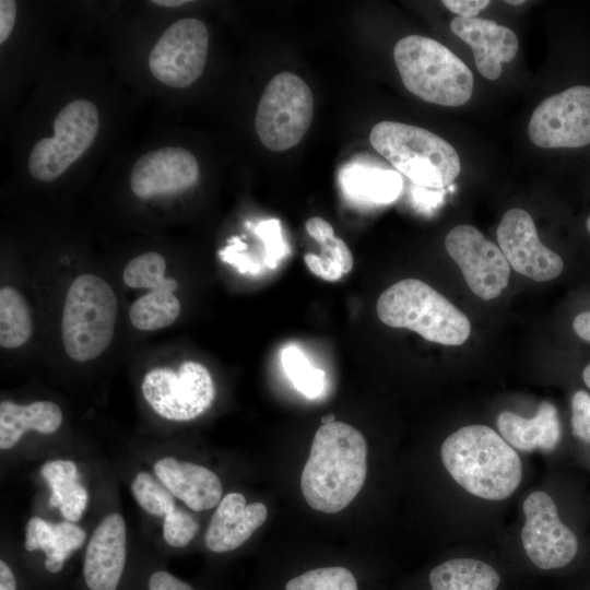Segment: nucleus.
Returning <instances> with one entry per match:
<instances>
[{
  "instance_id": "aec40b11",
  "label": "nucleus",
  "mask_w": 590,
  "mask_h": 590,
  "mask_svg": "<svg viewBox=\"0 0 590 590\" xmlns=\"http://www.w3.org/2000/svg\"><path fill=\"white\" fill-rule=\"evenodd\" d=\"M85 539V531L76 523H55L34 516L25 527L24 548L27 552H43L45 580L58 579L71 556L83 546Z\"/></svg>"
},
{
  "instance_id": "c03bdc74",
  "label": "nucleus",
  "mask_w": 590,
  "mask_h": 590,
  "mask_svg": "<svg viewBox=\"0 0 590 590\" xmlns=\"http://www.w3.org/2000/svg\"><path fill=\"white\" fill-rule=\"evenodd\" d=\"M586 227H587L588 232L590 233V215L588 216V219L586 221Z\"/></svg>"
},
{
  "instance_id": "7c9ffc66",
  "label": "nucleus",
  "mask_w": 590,
  "mask_h": 590,
  "mask_svg": "<svg viewBox=\"0 0 590 590\" xmlns=\"http://www.w3.org/2000/svg\"><path fill=\"white\" fill-rule=\"evenodd\" d=\"M285 590H358L353 573L346 567L331 566L306 570L290 579Z\"/></svg>"
},
{
  "instance_id": "9b49d317",
  "label": "nucleus",
  "mask_w": 590,
  "mask_h": 590,
  "mask_svg": "<svg viewBox=\"0 0 590 590\" xmlns=\"http://www.w3.org/2000/svg\"><path fill=\"white\" fill-rule=\"evenodd\" d=\"M528 134L543 149L590 144V86L575 85L542 101L531 115Z\"/></svg>"
},
{
  "instance_id": "a19ab883",
  "label": "nucleus",
  "mask_w": 590,
  "mask_h": 590,
  "mask_svg": "<svg viewBox=\"0 0 590 590\" xmlns=\"http://www.w3.org/2000/svg\"><path fill=\"white\" fill-rule=\"evenodd\" d=\"M582 378H583L585 384L590 389V364L583 369Z\"/></svg>"
},
{
  "instance_id": "72a5a7b5",
  "label": "nucleus",
  "mask_w": 590,
  "mask_h": 590,
  "mask_svg": "<svg viewBox=\"0 0 590 590\" xmlns=\"http://www.w3.org/2000/svg\"><path fill=\"white\" fill-rule=\"evenodd\" d=\"M126 590H198L190 581L184 580L162 566L150 565L148 570L137 575Z\"/></svg>"
},
{
  "instance_id": "ddd939ff",
  "label": "nucleus",
  "mask_w": 590,
  "mask_h": 590,
  "mask_svg": "<svg viewBox=\"0 0 590 590\" xmlns=\"http://www.w3.org/2000/svg\"><path fill=\"white\" fill-rule=\"evenodd\" d=\"M522 545L530 560L547 570L569 564L578 551V540L565 526L552 497L542 491L531 493L523 503Z\"/></svg>"
},
{
  "instance_id": "2f4dec72",
  "label": "nucleus",
  "mask_w": 590,
  "mask_h": 590,
  "mask_svg": "<svg viewBox=\"0 0 590 590\" xmlns=\"http://www.w3.org/2000/svg\"><path fill=\"white\" fill-rule=\"evenodd\" d=\"M166 262L162 255L149 251L131 259L123 270V282L133 288H157L168 279L165 275Z\"/></svg>"
},
{
  "instance_id": "473e14b6",
  "label": "nucleus",
  "mask_w": 590,
  "mask_h": 590,
  "mask_svg": "<svg viewBox=\"0 0 590 590\" xmlns=\"http://www.w3.org/2000/svg\"><path fill=\"white\" fill-rule=\"evenodd\" d=\"M163 539L173 548L186 547L199 530L198 520L186 509L178 507L163 519Z\"/></svg>"
},
{
  "instance_id": "bb28decb",
  "label": "nucleus",
  "mask_w": 590,
  "mask_h": 590,
  "mask_svg": "<svg viewBox=\"0 0 590 590\" xmlns=\"http://www.w3.org/2000/svg\"><path fill=\"white\" fill-rule=\"evenodd\" d=\"M177 282L168 279L157 288L139 297L130 307L129 318L134 328L153 331L170 326L180 314V303L173 292Z\"/></svg>"
},
{
  "instance_id": "c9c22d12",
  "label": "nucleus",
  "mask_w": 590,
  "mask_h": 590,
  "mask_svg": "<svg viewBox=\"0 0 590 590\" xmlns=\"http://www.w3.org/2000/svg\"><path fill=\"white\" fill-rule=\"evenodd\" d=\"M571 428L574 436L590 444V394L577 391L571 399Z\"/></svg>"
},
{
  "instance_id": "f257e3e1",
  "label": "nucleus",
  "mask_w": 590,
  "mask_h": 590,
  "mask_svg": "<svg viewBox=\"0 0 590 590\" xmlns=\"http://www.w3.org/2000/svg\"><path fill=\"white\" fill-rule=\"evenodd\" d=\"M367 444L350 424L334 421L316 432L300 487L315 510L337 514L361 492L367 475Z\"/></svg>"
},
{
  "instance_id": "6e6552de",
  "label": "nucleus",
  "mask_w": 590,
  "mask_h": 590,
  "mask_svg": "<svg viewBox=\"0 0 590 590\" xmlns=\"http://www.w3.org/2000/svg\"><path fill=\"white\" fill-rule=\"evenodd\" d=\"M99 128L97 107L88 99L68 103L56 116L54 134L36 142L28 170L44 182L59 178L94 142Z\"/></svg>"
},
{
  "instance_id": "5701e85b",
  "label": "nucleus",
  "mask_w": 590,
  "mask_h": 590,
  "mask_svg": "<svg viewBox=\"0 0 590 590\" xmlns=\"http://www.w3.org/2000/svg\"><path fill=\"white\" fill-rule=\"evenodd\" d=\"M340 184L345 196L367 204L390 203L397 199L402 188L397 172L359 162L342 169Z\"/></svg>"
},
{
  "instance_id": "9d476101",
  "label": "nucleus",
  "mask_w": 590,
  "mask_h": 590,
  "mask_svg": "<svg viewBox=\"0 0 590 590\" xmlns=\"http://www.w3.org/2000/svg\"><path fill=\"white\" fill-rule=\"evenodd\" d=\"M209 33L198 19L174 22L158 38L149 56L153 76L169 87L184 88L202 74L208 56Z\"/></svg>"
},
{
  "instance_id": "f03ea898",
  "label": "nucleus",
  "mask_w": 590,
  "mask_h": 590,
  "mask_svg": "<svg viewBox=\"0 0 590 590\" xmlns=\"http://www.w3.org/2000/svg\"><path fill=\"white\" fill-rule=\"evenodd\" d=\"M440 456L452 479L483 499H505L521 482L518 453L485 425H468L450 434L441 445Z\"/></svg>"
},
{
  "instance_id": "c756f323",
  "label": "nucleus",
  "mask_w": 590,
  "mask_h": 590,
  "mask_svg": "<svg viewBox=\"0 0 590 590\" xmlns=\"http://www.w3.org/2000/svg\"><path fill=\"white\" fill-rule=\"evenodd\" d=\"M282 366L293 386L306 398H318L324 387V371L314 367L296 346H288L281 355Z\"/></svg>"
},
{
  "instance_id": "f8f14e48",
  "label": "nucleus",
  "mask_w": 590,
  "mask_h": 590,
  "mask_svg": "<svg viewBox=\"0 0 590 590\" xmlns=\"http://www.w3.org/2000/svg\"><path fill=\"white\" fill-rule=\"evenodd\" d=\"M448 255L459 266L470 290L493 299L508 285L510 266L503 251L474 226L461 224L445 238Z\"/></svg>"
},
{
  "instance_id": "423d86ee",
  "label": "nucleus",
  "mask_w": 590,
  "mask_h": 590,
  "mask_svg": "<svg viewBox=\"0 0 590 590\" xmlns=\"http://www.w3.org/2000/svg\"><path fill=\"white\" fill-rule=\"evenodd\" d=\"M118 314L111 286L95 274H82L64 299L61 333L66 353L76 362L99 356L110 344Z\"/></svg>"
},
{
  "instance_id": "79ce46f5",
  "label": "nucleus",
  "mask_w": 590,
  "mask_h": 590,
  "mask_svg": "<svg viewBox=\"0 0 590 590\" xmlns=\"http://www.w3.org/2000/svg\"><path fill=\"white\" fill-rule=\"evenodd\" d=\"M334 415L331 414V415H326L322 417V424H329V423H332L334 422Z\"/></svg>"
},
{
  "instance_id": "a211bd4d",
  "label": "nucleus",
  "mask_w": 590,
  "mask_h": 590,
  "mask_svg": "<svg viewBox=\"0 0 590 590\" xmlns=\"http://www.w3.org/2000/svg\"><path fill=\"white\" fill-rule=\"evenodd\" d=\"M153 474L192 511L212 509L223 498L220 477L201 464L166 456L154 462Z\"/></svg>"
},
{
  "instance_id": "412c9836",
  "label": "nucleus",
  "mask_w": 590,
  "mask_h": 590,
  "mask_svg": "<svg viewBox=\"0 0 590 590\" xmlns=\"http://www.w3.org/2000/svg\"><path fill=\"white\" fill-rule=\"evenodd\" d=\"M500 436L521 451L554 450L560 440L557 410L551 402L539 405L535 415L524 418L510 411L502 412L496 420Z\"/></svg>"
},
{
  "instance_id": "393cba45",
  "label": "nucleus",
  "mask_w": 590,
  "mask_h": 590,
  "mask_svg": "<svg viewBox=\"0 0 590 590\" xmlns=\"http://www.w3.org/2000/svg\"><path fill=\"white\" fill-rule=\"evenodd\" d=\"M305 228L321 247L320 256L308 252L304 257L305 264L311 273L333 282L352 270L353 255L344 240L334 235L329 222L314 216L306 221Z\"/></svg>"
},
{
  "instance_id": "4be33fe9",
  "label": "nucleus",
  "mask_w": 590,
  "mask_h": 590,
  "mask_svg": "<svg viewBox=\"0 0 590 590\" xmlns=\"http://www.w3.org/2000/svg\"><path fill=\"white\" fill-rule=\"evenodd\" d=\"M63 420L62 411L51 401H34L16 404L9 400L0 402V449L13 448L28 430L52 434Z\"/></svg>"
},
{
  "instance_id": "7ed1b4c3",
  "label": "nucleus",
  "mask_w": 590,
  "mask_h": 590,
  "mask_svg": "<svg viewBox=\"0 0 590 590\" xmlns=\"http://www.w3.org/2000/svg\"><path fill=\"white\" fill-rule=\"evenodd\" d=\"M393 59L405 88L425 102L457 107L472 96L471 70L435 39L403 37L393 48Z\"/></svg>"
},
{
  "instance_id": "f704fd0d",
  "label": "nucleus",
  "mask_w": 590,
  "mask_h": 590,
  "mask_svg": "<svg viewBox=\"0 0 590 590\" xmlns=\"http://www.w3.org/2000/svg\"><path fill=\"white\" fill-rule=\"evenodd\" d=\"M257 234L262 238L266 246V263L271 269L278 267L286 255V246L282 239L280 222L269 220L257 227Z\"/></svg>"
},
{
  "instance_id": "58836bf2",
  "label": "nucleus",
  "mask_w": 590,
  "mask_h": 590,
  "mask_svg": "<svg viewBox=\"0 0 590 590\" xmlns=\"http://www.w3.org/2000/svg\"><path fill=\"white\" fill-rule=\"evenodd\" d=\"M573 327L582 340L590 342V311L577 315L574 319Z\"/></svg>"
},
{
  "instance_id": "6ab92c4d",
  "label": "nucleus",
  "mask_w": 590,
  "mask_h": 590,
  "mask_svg": "<svg viewBox=\"0 0 590 590\" xmlns=\"http://www.w3.org/2000/svg\"><path fill=\"white\" fill-rule=\"evenodd\" d=\"M268 517L262 503L247 504L240 493H228L219 503L204 534L205 547L215 554L243 545Z\"/></svg>"
},
{
  "instance_id": "c85d7f7f",
  "label": "nucleus",
  "mask_w": 590,
  "mask_h": 590,
  "mask_svg": "<svg viewBox=\"0 0 590 590\" xmlns=\"http://www.w3.org/2000/svg\"><path fill=\"white\" fill-rule=\"evenodd\" d=\"M130 489L137 504L153 517L164 519L178 509L174 495L150 472H138Z\"/></svg>"
},
{
  "instance_id": "1a4fd4ad",
  "label": "nucleus",
  "mask_w": 590,
  "mask_h": 590,
  "mask_svg": "<svg viewBox=\"0 0 590 590\" xmlns=\"http://www.w3.org/2000/svg\"><path fill=\"white\" fill-rule=\"evenodd\" d=\"M141 390L155 413L176 422L197 418L212 405L215 398L210 371L194 361L181 363L176 370L168 367L149 370Z\"/></svg>"
},
{
  "instance_id": "a878e982",
  "label": "nucleus",
  "mask_w": 590,
  "mask_h": 590,
  "mask_svg": "<svg viewBox=\"0 0 590 590\" xmlns=\"http://www.w3.org/2000/svg\"><path fill=\"white\" fill-rule=\"evenodd\" d=\"M432 590H496L500 578L488 564L474 558H452L429 573Z\"/></svg>"
},
{
  "instance_id": "2eb2a0df",
  "label": "nucleus",
  "mask_w": 590,
  "mask_h": 590,
  "mask_svg": "<svg viewBox=\"0 0 590 590\" xmlns=\"http://www.w3.org/2000/svg\"><path fill=\"white\" fill-rule=\"evenodd\" d=\"M496 236L509 266L518 273L536 282L551 281L562 273V258L541 243L526 210H508L497 226Z\"/></svg>"
},
{
  "instance_id": "b1692460",
  "label": "nucleus",
  "mask_w": 590,
  "mask_h": 590,
  "mask_svg": "<svg viewBox=\"0 0 590 590\" xmlns=\"http://www.w3.org/2000/svg\"><path fill=\"white\" fill-rule=\"evenodd\" d=\"M39 472L51 489L49 505L58 508L66 521H80L88 503V493L80 482L75 462L69 459L48 460Z\"/></svg>"
},
{
  "instance_id": "dca6fc26",
  "label": "nucleus",
  "mask_w": 590,
  "mask_h": 590,
  "mask_svg": "<svg viewBox=\"0 0 590 590\" xmlns=\"http://www.w3.org/2000/svg\"><path fill=\"white\" fill-rule=\"evenodd\" d=\"M199 178V165L191 152L164 146L141 155L130 173V188L141 198L178 193L189 189Z\"/></svg>"
},
{
  "instance_id": "39448f33",
  "label": "nucleus",
  "mask_w": 590,
  "mask_h": 590,
  "mask_svg": "<svg viewBox=\"0 0 590 590\" xmlns=\"http://www.w3.org/2000/svg\"><path fill=\"white\" fill-rule=\"evenodd\" d=\"M376 310L385 324L415 331L427 341L445 345L462 344L471 331L460 309L416 279L401 280L384 291Z\"/></svg>"
},
{
  "instance_id": "4468645a",
  "label": "nucleus",
  "mask_w": 590,
  "mask_h": 590,
  "mask_svg": "<svg viewBox=\"0 0 590 590\" xmlns=\"http://www.w3.org/2000/svg\"><path fill=\"white\" fill-rule=\"evenodd\" d=\"M82 590H126L128 578L127 526L110 512L95 527L83 554Z\"/></svg>"
},
{
  "instance_id": "ea45409f",
  "label": "nucleus",
  "mask_w": 590,
  "mask_h": 590,
  "mask_svg": "<svg viewBox=\"0 0 590 590\" xmlns=\"http://www.w3.org/2000/svg\"><path fill=\"white\" fill-rule=\"evenodd\" d=\"M151 2L153 4L161 5V7L174 8V7H179L181 4H185L189 1L187 0H153Z\"/></svg>"
},
{
  "instance_id": "20e7f679",
  "label": "nucleus",
  "mask_w": 590,
  "mask_h": 590,
  "mask_svg": "<svg viewBox=\"0 0 590 590\" xmlns=\"http://www.w3.org/2000/svg\"><path fill=\"white\" fill-rule=\"evenodd\" d=\"M373 148L399 173L424 188H444L460 174L455 148L427 129L397 121H380L370 131Z\"/></svg>"
},
{
  "instance_id": "f3484780",
  "label": "nucleus",
  "mask_w": 590,
  "mask_h": 590,
  "mask_svg": "<svg viewBox=\"0 0 590 590\" xmlns=\"http://www.w3.org/2000/svg\"><path fill=\"white\" fill-rule=\"evenodd\" d=\"M450 28L471 47L476 69L487 80L498 79L503 72L502 63L512 61L517 55L516 34L493 20L456 16Z\"/></svg>"
},
{
  "instance_id": "e433bc0d",
  "label": "nucleus",
  "mask_w": 590,
  "mask_h": 590,
  "mask_svg": "<svg viewBox=\"0 0 590 590\" xmlns=\"http://www.w3.org/2000/svg\"><path fill=\"white\" fill-rule=\"evenodd\" d=\"M491 1L488 0H444L442 4L451 12L463 19L476 17Z\"/></svg>"
},
{
  "instance_id": "4c0bfd02",
  "label": "nucleus",
  "mask_w": 590,
  "mask_h": 590,
  "mask_svg": "<svg viewBox=\"0 0 590 590\" xmlns=\"http://www.w3.org/2000/svg\"><path fill=\"white\" fill-rule=\"evenodd\" d=\"M16 15V3L13 0L0 1V43L3 44L12 33Z\"/></svg>"
},
{
  "instance_id": "0eeeda50",
  "label": "nucleus",
  "mask_w": 590,
  "mask_h": 590,
  "mask_svg": "<svg viewBox=\"0 0 590 590\" xmlns=\"http://www.w3.org/2000/svg\"><path fill=\"white\" fill-rule=\"evenodd\" d=\"M312 114L314 99L307 83L294 73L281 72L268 82L260 97L255 128L267 149L283 152L303 140Z\"/></svg>"
},
{
  "instance_id": "cd10ccee",
  "label": "nucleus",
  "mask_w": 590,
  "mask_h": 590,
  "mask_svg": "<svg viewBox=\"0 0 590 590\" xmlns=\"http://www.w3.org/2000/svg\"><path fill=\"white\" fill-rule=\"evenodd\" d=\"M33 323L27 302L11 286L0 290V345L3 349L22 346L32 335Z\"/></svg>"
},
{
  "instance_id": "37998d69",
  "label": "nucleus",
  "mask_w": 590,
  "mask_h": 590,
  "mask_svg": "<svg viewBox=\"0 0 590 590\" xmlns=\"http://www.w3.org/2000/svg\"><path fill=\"white\" fill-rule=\"evenodd\" d=\"M526 1L524 0H507L506 3L508 4H512V5H520V4H523Z\"/></svg>"
}]
</instances>
